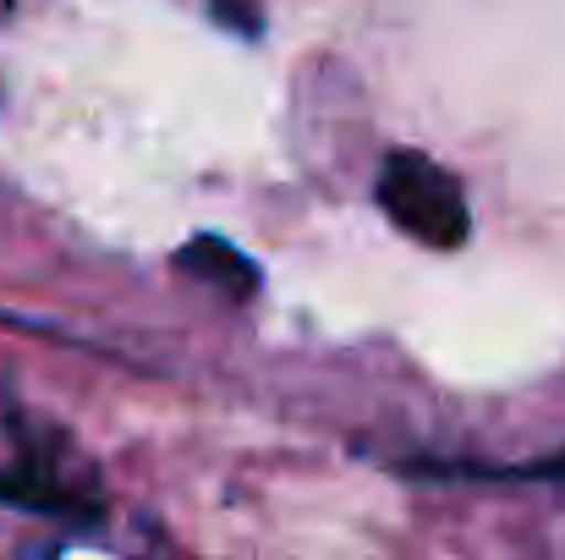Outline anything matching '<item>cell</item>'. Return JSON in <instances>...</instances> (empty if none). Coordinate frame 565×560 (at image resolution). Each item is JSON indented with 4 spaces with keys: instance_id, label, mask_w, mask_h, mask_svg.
Segmentation results:
<instances>
[{
    "instance_id": "7a4b0ae2",
    "label": "cell",
    "mask_w": 565,
    "mask_h": 560,
    "mask_svg": "<svg viewBox=\"0 0 565 560\" xmlns=\"http://www.w3.org/2000/svg\"><path fill=\"white\" fill-rule=\"evenodd\" d=\"M177 270H188V275H198V281H209V286L225 292V297H253V286H258L253 258L236 253L225 236H192L188 247L177 253Z\"/></svg>"
},
{
    "instance_id": "6da1fadb",
    "label": "cell",
    "mask_w": 565,
    "mask_h": 560,
    "mask_svg": "<svg viewBox=\"0 0 565 560\" xmlns=\"http://www.w3.org/2000/svg\"><path fill=\"white\" fill-rule=\"evenodd\" d=\"M379 209L423 247H461L472 236V214H467V192L461 182L428 160V155H412V149H395L379 171Z\"/></svg>"
},
{
    "instance_id": "277c9868",
    "label": "cell",
    "mask_w": 565,
    "mask_h": 560,
    "mask_svg": "<svg viewBox=\"0 0 565 560\" xmlns=\"http://www.w3.org/2000/svg\"><path fill=\"white\" fill-rule=\"evenodd\" d=\"M516 478H555V484H565V451L550 456V462H539V467H527V473H516Z\"/></svg>"
},
{
    "instance_id": "3957f363",
    "label": "cell",
    "mask_w": 565,
    "mask_h": 560,
    "mask_svg": "<svg viewBox=\"0 0 565 560\" xmlns=\"http://www.w3.org/2000/svg\"><path fill=\"white\" fill-rule=\"evenodd\" d=\"M209 11H214L225 28H236L242 39H258V28H264V17H258L253 0H209Z\"/></svg>"
}]
</instances>
